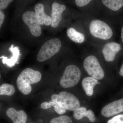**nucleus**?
Masks as SVG:
<instances>
[{"label": "nucleus", "instance_id": "obj_11", "mask_svg": "<svg viewBox=\"0 0 123 123\" xmlns=\"http://www.w3.org/2000/svg\"><path fill=\"white\" fill-rule=\"evenodd\" d=\"M6 115L14 123H25L27 120V116L24 111H17L14 108H8L6 111Z\"/></svg>", "mask_w": 123, "mask_h": 123}, {"label": "nucleus", "instance_id": "obj_3", "mask_svg": "<svg viewBox=\"0 0 123 123\" xmlns=\"http://www.w3.org/2000/svg\"><path fill=\"white\" fill-rule=\"evenodd\" d=\"M62 47L61 41L57 38L52 39L42 45L37 55V60L43 62L58 53Z\"/></svg>", "mask_w": 123, "mask_h": 123}, {"label": "nucleus", "instance_id": "obj_23", "mask_svg": "<svg viewBox=\"0 0 123 123\" xmlns=\"http://www.w3.org/2000/svg\"><path fill=\"white\" fill-rule=\"evenodd\" d=\"M92 0H75V3L77 6L82 7L86 6Z\"/></svg>", "mask_w": 123, "mask_h": 123}, {"label": "nucleus", "instance_id": "obj_2", "mask_svg": "<svg viewBox=\"0 0 123 123\" xmlns=\"http://www.w3.org/2000/svg\"><path fill=\"white\" fill-rule=\"evenodd\" d=\"M51 99L66 110L74 111L80 107L78 99L73 94L66 91L60 92L58 94H53Z\"/></svg>", "mask_w": 123, "mask_h": 123}, {"label": "nucleus", "instance_id": "obj_8", "mask_svg": "<svg viewBox=\"0 0 123 123\" xmlns=\"http://www.w3.org/2000/svg\"><path fill=\"white\" fill-rule=\"evenodd\" d=\"M103 116L109 117L123 112V98L108 104L101 110Z\"/></svg>", "mask_w": 123, "mask_h": 123}, {"label": "nucleus", "instance_id": "obj_9", "mask_svg": "<svg viewBox=\"0 0 123 123\" xmlns=\"http://www.w3.org/2000/svg\"><path fill=\"white\" fill-rule=\"evenodd\" d=\"M121 49L120 44L115 42L105 44L102 50L105 60L108 62L114 61L116 54L121 50Z\"/></svg>", "mask_w": 123, "mask_h": 123}, {"label": "nucleus", "instance_id": "obj_12", "mask_svg": "<svg viewBox=\"0 0 123 123\" xmlns=\"http://www.w3.org/2000/svg\"><path fill=\"white\" fill-rule=\"evenodd\" d=\"M35 11L38 21L41 25L49 26L51 24V18L45 13L44 6L43 4L38 3L35 5Z\"/></svg>", "mask_w": 123, "mask_h": 123}, {"label": "nucleus", "instance_id": "obj_17", "mask_svg": "<svg viewBox=\"0 0 123 123\" xmlns=\"http://www.w3.org/2000/svg\"><path fill=\"white\" fill-rule=\"evenodd\" d=\"M106 7L113 11H118L123 7V0H102Z\"/></svg>", "mask_w": 123, "mask_h": 123}, {"label": "nucleus", "instance_id": "obj_5", "mask_svg": "<svg viewBox=\"0 0 123 123\" xmlns=\"http://www.w3.org/2000/svg\"><path fill=\"white\" fill-rule=\"evenodd\" d=\"M89 29L92 36L100 39L108 40L113 35V31L111 27L101 20H92L90 24Z\"/></svg>", "mask_w": 123, "mask_h": 123}, {"label": "nucleus", "instance_id": "obj_25", "mask_svg": "<svg viewBox=\"0 0 123 123\" xmlns=\"http://www.w3.org/2000/svg\"><path fill=\"white\" fill-rule=\"evenodd\" d=\"M40 107L41 108L44 110L48 109V108H50L51 107L49 105V103L48 102H44L41 104L40 105Z\"/></svg>", "mask_w": 123, "mask_h": 123}, {"label": "nucleus", "instance_id": "obj_4", "mask_svg": "<svg viewBox=\"0 0 123 123\" xmlns=\"http://www.w3.org/2000/svg\"><path fill=\"white\" fill-rule=\"evenodd\" d=\"M81 73L77 66L75 65H70L65 69L60 84L62 88H71L78 83L81 78Z\"/></svg>", "mask_w": 123, "mask_h": 123}, {"label": "nucleus", "instance_id": "obj_26", "mask_svg": "<svg viewBox=\"0 0 123 123\" xmlns=\"http://www.w3.org/2000/svg\"><path fill=\"white\" fill-rule=\"evenodd\" d=\"M119 73V75L120 76L123 77V63L121 68H120V69Z\"/></svg>", "mask_w": 123, "mask_h": 123}, {"label": "nucleus", "instance_id": "obj_19", "mask_svg": "<svg viewBox=\"0 0 123 123\" xmlns=\"http://www.w3.org/2000/svg\"><path fill=\"white\" fill-rule=\"evenodd\" d=\"M72 119L67 116H62L53 118L51 120L50 123H72Z\"/></svg>", "mask_w": 123, "mask_h": 123}, {"label": "nucleus", "instance_id": "obj_6", "mask_svg": "<svg viewBox=\"0 0 123 123\" xmlns=\"http://www.w3.org/2000/svg\"><path fill=\"white\" fill-rule=\"evenodd\" d=\"M84 67L88 75L91 77L98 80H101L104 77V71L94 56L90 55L85 59Z\"/></svg>", "mask_w": 123, "mask_h": 123}, {"label": "nucleus", "instance_id": "obj_22", "mask_svg": "<svg viewBox=\"0 0 123 123\" xmlns=\"http://www.w3.org/2000/svg\"><path fill=\"white\" fill-rule=\"evenodd\" d=\"M13 0H0V9L4 10L8 6Z\"/></svg>", "mask_w": 123, "mask_h": 123}, {"label": "nucleus", "instance_id": "obj_27", "mask_svg": "<svg viewBox=\"0 0 123 123\" xmlns=\"http://www.w3.org/2000/svg\"><path fill=\"white\" fill-rule=\"evenodd\" d=\"M121 38L122 41H123V28H122V30H121Z\"/></svg>", "mask_w": 123, "mask_h": 123}, {"label": "nucleus", "instance_id": "obj_15", "mask_svg": "<svg viewBox=\"0 0 123 123\" xmlns=\"http://www.w3.org/2000/svg\"><path fill=\"white\" fill-rule=\"evenodd\" d=\"M98 84V80L92 77L85 78L82 82L84 90L86 95L89 97H91L93 94L94 88Z\"/></svg>", "mask_w": 123, "mask_h": 123}, {"label": "nucleus", "instance_id": "obj_16", "mask_svg": "<svg viewBox=\"0 0 123 123\" xmlns=\"http://www.w3.org/2000/svg\"><path fill=\"white\" fill-rule=\"evenodd\" d=\"M67 35L71 40L76 43H82L85 41V36L84 35L78 32L74 28L71 27L68 29Z\"/></svg>", "mask_w": 123, "mask_h": 123}, {"label": "nucleus", "instance_id": "obj_13", "mask_svg": "<svg viewBox=\"0 0 123 123\" xmlns=\"http://www.w3.org/2000/svg\"><path fill=\"white\" fill-rule=\"evenodd\" d=\"M9 50L12 53L13 56L8 59L7 57L2 56L0 57L2 58V62L4 64H6L9 67H12L15 65V64L18 63V59L20 55V50L18 47H14L13 45H11Z\"/></svg>", "mask_w": 123, "mask_h": 123}, {"label": "nucleus", "instance_id": "obj_21", "mask_svg": "<svg viewBox=\"0 0 123 123\" xmlns=\"http://www.w3.org/2000/svg\"><path fill=\"white\" fill-rule=\"evenodd\" d=\"M108 123H123V114L116 116L108 121Z\"/></svg>", "mask_w": 123, "mask_h": 123}, {"label": "nucleus", "instance_id": "obj_10", "mask_svg": "<svg viewBox=\"0 0 123 123\" xmlns=\"http://www.w3.org/2000/svg\"><path fill=\"white\" fill-rule=\"evenodd\" d=\"M64 5L57 2H54L52 5L51 26L53 28H56L62 20V13L66 9Z\"/></svg>", "mask_w": 123, "mask_h": 123}, {"label": "nucleus", "instance_id": "obj_20", "mask_svg": "<svg viewBox=\"0 0 123 123\" xmlns=\"http://www.w3.org/2000/svg\"><path fill=\"white\" fill-rule=\"evenodd\" d=\"M49 103V105L51 107L53 106L54 107V110L58 114H63L66 112V110L61 107L59 104L52 100L50 101Z\"/></svg>", "mask_w": 123, "mask_h": 123}, {"label": "nucleus", "instance_id": "obj_18", "mask_svg": "<svg viewBox=\"0 0 123 123\" xmlns=\"http://www.w3.org/2000/svg\"><path fill=\"white\" fill-rule=\"evenodd\" d=\"M15 92V88L12 85L7 84H2L0 86V95L11 96Z\"/></svg>", "mask_w": 123, "mask_h": 123}, {"label": "nucleus", "instance_id": "obj_14", "mask_svg": "<svg viewBox=\"0 0 123 123\" xmlns=\"http://www.w3.org/2000/svg\"><path fill=\"white\" fill-rule=\"evenodd\" d=\"M74 111V117L76 119L80 120L85 117H86L91 122H94L95 121L94 113L91 110H87L85 107H81L78 108Z\"/></svg>", "mask_w": 123, "mask_h": 123}, {"label": "nucleus", "instance_id": "obj_1", "mask_svg": "<svg viewBox=\"0 0 123 123\" xmlns=\"http://www.w3.org/2000/svg\"><path fill=\"white\" fill-rule=\"evenodd\" d=\"M41 73L38 70L27 68L23 70L18 77L17 86L20 92L25 95L30 94L32 91L31 85L36 84L42 79Z\"/></svg>", "mask_w": 123, "mask_h": 123}, {"label": "nucleus", "instance_id": "obj_7", "mask_svg": "<svg viewBox=\"0 0 123 123\" xmlns=\"http://www.w3.org/2000/svg\"><path fill=\"white\" fill-rule=\"evenodd\" d=\"M22 19L24 23L29 27L33 36L38 37L41 35L42 33L41 25L38 21L35 12L25 11L23 14Z\"/></svg>", "mask_w": 123, "mask_h": 123}, {"label": "nucleus", "instance_id": "obj_24", "mask_svg": "<svg viewBox=\"0 0 123 123\" xmlns=\"http://www.w3.org/2000/svg\"><path fill=\"white\" fill-rule=\"evenodd\" d=\"M5 14L2 10L0 11V27H1V25L4 23L5 19Z\"/></svg>", "mask_w": 123, "mask_h": 123}]
</instances>
